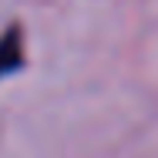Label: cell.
Listing matches in <instances>:
<instances>
[{
	"mask_svg": "<svg viewBox=\"0 0 158 158\" xmlns=\"http://www.w3.org/2000/svg\"><path fill=\"white\" fill-rule=\"evenodd\" d=\"M20 64H24V37H20L17 27H10L0 37V77L10 74V71H17Z\"/></svg>",
	"mask_w": 158,
	"mask_h": 158,
	"instance_id": "6da1fadb",
	"label": "cell"
}]
</instances>
